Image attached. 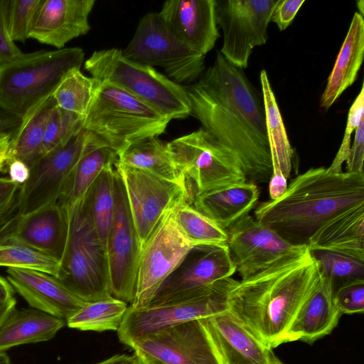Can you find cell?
<instances>
[{
  "label": "cell",
  "instance_id": "obj_1",
  "mask_svg": "<svg viewBox=\"0 0 364 364\" xmlns=\"http://www.w3.org/2000/svg\"><path fill=\"white\" fill-rule=\"evenodd\" d=\"M191 115L239 158L248 183H268L272 173L263 101L243 70L218 51L198 80L184 87Z\"/></svg>",
  "mask_w": 364,
  "mask_h": 364
},
{
  "label": "cell",
  "instance_id": "obj_2",
  "mask_svg": "<svg viewBox=\"0 0 364 364\" xmlns=\"http://www.w3.org/2000/svg\"><path fill=\"white\" fill-rule=\"evenodd\" d=\"M320 278L318 265L307 247L240 281L229 294L228 311L272 349L283 343L296 314Z\"/></svg>",
  "mask_w": 364,
  "mask_h": 364
},
{
  "label": "cell",
  "instance_id": "obj_3",
  "mask_svg": "<svg viewBox=\"0 0 364 364\" xmlns=\"http://www.w3.org/2000/svg\"><path fill=\"white\" fill-rule=\"evenodd\" d=\"M360 205H364V173L311 168L293 179L280 198L258 205L255 218L289 243L307 246L323 223Z\"/></svg>",
  "mask_w": 364,
  "mask_h": 364
},
{
  "label": "cell",
  "instance_id": "obj_4",
  "mask_svg": "<svg viewBox=\"0 0 364 364\" xmlns=\"http://www.w3.org/2000/svg\"><path fill=\"white\" fill-rule=\"evenodd\" d=\"M78 47L24 53L0 66V109L22 119L84 62Z\"/></svg>",
  "mask_w": 364,
  "mask_h": 364
},
{
  "label": "cell",
  "instance_id": "obj_5",
  "mask_svg": "<svg viewBox=\"0 0 364 364\" xmlns=\"http://www.w3.org/2000/svg\"><path fill=\"white\" fill-rule=\"evenodd\" d=\"M84 67L92 77L120 87L169 120L191 115L184 87L152 67L127 59L119 49L94 51Z\"/></svg>",
  "mask_w": 364,
  "mask_h": 364
},
{
  "label": "cell",
  "instance_id": "obj_6",
  "mask_svg": "<svg viewBox=\"0 0 364 364\" xmlns=\"http://www.w3.org/2000/svg\"><path fill=\"white\" fill-rule=\"evenodd\" d=\"M170 121L120 87L100 81L82 126L118 154L137 140L162 134Z\"/></svg>",
  "mask_w": 364,
  "mask_h": 364
},
{
  "label": "cell",
  "instance_id": "obj_7",
  "mask_svg": "<svg viewBox=\"0 0 364 364\" xmlns=\"http://www.w3.org/2000/svg\"><path fill=\"white\" fill-rule=\"evenodd\" d=\"M68 216V238L58 279L87 303L112 297L105 245L96 231L85 197Z\"/></svg>",
  "mask_w": 364,
  "mask_h": 364
},
{
  "label": "cell",
  "instance_id": "obj_8",
  "mask_svg": "<svg viewBox=\"0 0 364 364\" xmlns=\"http://www.w3.org/2000/svg\"><path fill=\"white\" fill-rule=\"evenodd\" d=\"M238 282L228 277L164 304L142 308L129 306L117 331L119 339L130 347L140 338L159 331L227 311L229 294Z\"/></svg>",
  "mask_w": 364,
  "mask_h": 364
},
{
  "label": "cell",
  "instance_id": "obj_9",
  "mask_svg": "<svg viewBox=\"0 0 364 364\" xmlns=\"http://www.w3.org/2000/svg\"><path fill=\"white\" fill-rule=\"evenodd\" d=\"M169 153L195 196L247 182L237 155L203 128L167 143Z\"/></svg>",
  "mask_w": 364,
  "mask_h": 364
},
{
  "label": "cell",
  "instance_id": "obj_10",
  "mask_svg": "<svg viewBox=\"0 0 364 364\" xmlns=\"http://www.w3.org/2000/svg\"><path fill=\"white\" fill-rule=\"evenodd\" d=\"M122 54L132 62L161 67L176 83L190 84L205 69V56L176 38L159 12L148 13L140 19Z\"/></svg>",
  "mask_w": 364,
  "mask_h": 364
},
{
  "label": "cell",
  "instance_id": "obj_11",
  "mask_svg": "<svg viewBox=\"0 0 364 364\" xmlns=\"http://www.w3.org/2000/svg\"><path fill=\"white\" fill-rule=\"evenodd\" d=\"M104 146L107 145L103 139L82 128L66 144L42 156L31 167L29 178L21 186L18 215L58 202L80 160Z\"/></svg>",
  "mask_w": 364,
  "mask_h": 364
},
{
  "label": "cell",
  "instance_id": "obj_12",
  "mask_svg": "<svg viewBox=\"0 0 364 364\" xmlns=\"http://www.w3.org/2000/svg\"><path fill=\"white\" fill-rule=\"evenodd\" d=\"M141 250L164 215L181 204H192L194 196L186 187L147 171L117 163Z\"/></svg>",
  "mask_w": 364,
  "mask_h": 364
},
{
  "label": "cell",
  "instance_id": "obj_13",
  "mask_svg": "<svg viewBox=\"0 0 364 364\" xmlns=\"http://www.w3.org/2000/svg\"><path fill=\"white\" fill-rule=\"evenodd\" d=\"M279 0H215L217 24L223 33L219 51L232 65L247 68L254 48L268 39L267 28Z\"/></svg>",
  "mask_w": 364,
  "mask_h": 364
},
{
  "label": "cell",
  "instance_id": "obj_14",
  "mask_svg": "<svg viewBox=\"0 0 364 364\" xmlns=\"http://www.w3.org/2000/svg\"><path fill=\"white\" fill-rule=\"evenodd\" d=\"M114 191L115 208L105 242L111 295L131 304L135 296L141 246L124 187L116 168Z\"/></svg>",
  "mask_w": 364,
  "mask_h": 364
},
{
  "label": "cell",
  "instance_id": "obj_15",
  "mask_svg": "<svg viewBox=\"0 0 364 364\" xmlns=\"http://www.w3.org/2000/svg\"><path fill=\"white\" fill-rule=\"evenodd\" d=\"M173 210L164 215L141 250L131 307L149 306L161 284L193 247L178 230Z\"/></svg>",
  "mask_w": 364,
  "mask_h": 364
},
{
  "label": "cell",
  "instance_id": "obj_16",
  "mask_svg": "<svg viewBox=\"0 0 364 364\" xmlns=\"http://www.w3.org/2000/svg\"><path fill=\"white\" fill-rule=\"evenodd\" d=\"M130 348L155 364H223L205 318H198L159 331Z\"/></svg>",
  "mask_w": 364,
  "mask_h": 364
},
{
  "label": "cell",
  "instance_id": "obj_17",
  "mask_svg": "<svg viewBox=\"0 0 364 364\" xmlns=\"http://www.w3.org/2000/svg\"><path fill=\"white\" fill-rule=\"evenodd\" d=\"M230 254L242 280L262 272L282 258L306 250L247 214L227 230Z\"/></svg>",
  "mask_w": 364,
  "mask_h": 364
},
{
  "label": "cell",
  "instance_id": "obj_18",
  "mask_svg": "<svg viewBox=\"0 0 364 364\" xmlns=\"http://www.w3.org/2000/svg\"><path fill=\"white\" fill-rule=\"evenodd\" d=\"M235 272L227 244L194 245L161 284L149 305L181 299L204 286L231 277Z\"/></svg>",
  "mask_w": 364,
  "mask_h": 364
},
{
  "label": "cell",
  "instance_id": "obj_19",
  "mask_svg": "<svg viewBox=\"0 0 364 364\" xmlns=\"http://www.w3.org/2000/svg\"><path fill=\"white\" fill-rule=\"evenodd\" d=\"M69 232V216L58 203L26 215H16L1 229L18 241L60 262Z\"/></svg>",
  "mask_w": 364,
  "mask_h": 364
},
{
  "label": "cell",
  "instance_id": "obj_20",
  "mask_svg": "<svg viewBox=\"0 0 364 364\" xmlns=\"http://www.w3.org/2000/svg\"><path fill=\"white\" fill-rule=\"evenodd\" d=\"M215 4V0H170L159 13L176 38L205 56L220 37Z\"/></svg>",
  "mask_w": 364,
  "mask_h": 364
},
{
  "label": "cell",
  "instance_id": "obj_21",
  "mask_svg": "<svg viewBox=\"0 0 364 364\" xmlns=\"http://www.w3.org/2000/svg\"><path fill=\"white\" fill-rule=\"evenodd\" d=\"M95 0H43L30 38L62 49L90 30L89 15Z\"/></svg>",
  "mask_w": 364,
  "mask_h": 364
},
{
  "label": "cell",
  "instance_id": "obj_22",
  "mask_svg": "<svg viewBox=\"0 0 364 364\" xmlns=\"http://www.w3.org/2000/svg\"><path fill=\"white\" fill-rule=\"evenodd\" d=\"M6 274L14 290L33 309L65 321L87 304L48 274L19 268H7Z\"/></svg>",
  "mask_w": 364,
  "mask_h": 364
},
{
  "label": "cell",
  "instance_id": "obj_23",
  "mask_svg": "<svg viewBox=\"0 0 364 364\" xmlns=\"http://www.w3.org/2000/svg\"><path fill=\"white\" fill-rule=\"evenodd\" d=\"M223 364H269L272 349L248 331L229 311L205 318Z\"/></svg>",
  "mask_w": 364,
  "mask_h": 364
},
{
  "label": "cell",
  "instance_id": "obj_24",
  "mask_svg": "<svg viewBox=\"0 0 364 364\" xmlns=\"http://www.w3.org/2000/svg\"><path fill=\"white\" fill-rule=\"evenodd\" d=\"M341 316L333 301L331 284L321 272L318 282L287 329L283 343L296 341L312 343L329 334L337 326Z\"/></svg>",
  "mask_w": 364,
  "mask_h": 364
},
{
  "label": "cell",
  "instance_id": "obj_25",
  "mask_svg": "<svg viewBox=\"0 0 364 364\" xmlns=\"http://www.w3.org/2000/svg\"><path fill=\"white\" fill-rule=\"evenodd\" d=\"M257 185L248 182L223 186L195 196L192 205L222 229L227 230L256 205Z\"/></svg>",
  "mask_w": 364,
  "mask_h": 364
},
{
  "label": "cell",
  "instance_id": "obj_26",
  "mask_svg": "<svg viewBox=\"0 0 364 364\" xmlns=\"http://www.w3.org/2000/svg\"><path fill=\"white\" fill-rule=\"evenodd\" d=\"M364 56V19L355 12L337 55L320 107L328 110L343 92L355 82Z\"/></svg>",
  "mask_w": 364,
  "mask_h": 364
},
{
  "label": "cell",
  "instance_id": "obj_27",
  "mask_svg": "<svg viewBox=\"0 0 364 364\" xmlns=\"http://www.w3.org/2000/svg\"><path fill=\"white\" fill-rule=\"evenodd\" d=\"M307 247L364 259V205L348 208L326 220L310 237Z\"/></svg>",
  "mask_w": 364,
  "mask_h": 364
},
{
  "label": "cell",
  "instance_id": "obj_28",
  "mask_svg": "<svg viewBox=\"0 0 364 364\" xmlns=\"http://www.w3.org/2000/svg\"><path fill=\"white\" fill-rule=\"evenodd\" d=\"M65 320L36 309L16 310L0 327V351L12 347L53 338Z\"/></svg>",
  "mask_w": 364,
  "mask_h": 364
},
{
  "label": "cell",
  "instance_id": "obj_29",
  "mask_svg": "<svg viewBox=\"0 0 364 364\" xmlns=\"http://www.w3.org/2000/svg\"><path fill=\"white\" fill-rule=\"evenodd\" d=\"M117 154L118 164L141 169L176 182L188 188L193 193L186 178L175 164L168 149L167 143H164L158 136L137 140L127 146Z\"/></svg>",
  "mask_w": 364,
  "mask_h": 364
},
{
  "label": "cell",
  "instance_id": "obj_30",
  "mask_svg": "<svg viewBox=\"0 0 364 364\" xmlns=\"http://www.w3.org/2000/svg\"><path fill=\"white\" fill-rule=\"evenodd\" d=\"M55 105L51 95L21 119L20 124L11 137L8 164L13 160H19L31 168L43 156V141L46 124Z\"/></svg>",
  "mask_w": 364,
  "mask_h": 364
},
{
  "label": "cell",
  "instance_id": "obj_31",
  "mask_svg": "<svg viewBox=\"0 0 364 364\" xmlns=\"http://www.w3.org/2000/svg\"><path fill=\"white\" fill-rule=\"evenodd\" d=\"M259 77L272 166V175L283 176L287 179L291 170L293 149L265 70L261 71Z\"/></svg>",
  "mask_w": 364,
  "mask_h": 364
},
{
  "label": "cell",
  "instance_id": "obj_32",
  "mask_svg": "<svg viewBox=\"0 0 364 364\" xmlns=\"http://www.w3.org/2000/svg\"><path fill=\"white\" fill-rule=\"evenodd\" d=\"M118 161L117 152L112 148L99 147L83 156L75 166L58 203L68 213L73 206L85 196L100 172L114 166Z\"/></svg>",
  "mask_w": 364,
  "mask_h": 364
},
{
  "label": "cell",
  "instance_id": "obj_33",
  "mask_svg": "<svg viewBox=\"0 0 364 364\" xmlns=\"http://www.w3.org/2000/svg\"><path fill=\"white\" fill-rule=\"evenodd\" d=\"M114 166L103 169L85 196L94 226L105 245L115 208Z\"/></svg>",
  "mask_w": 364,
  "mask_h": 364
},
{
  "label": "cell",
  "instance_id": "obj_34",
  "mask_svg": "<svg viewBox=\"0 0 364 364\" xmlns=\"http://www.w3.org/2000/svg\"><path fill=\"white\" fill-rule=\"evenodd\" d=\"M127 304L114 297L88 302L67 319L66 323L70 328L84 331H117Z\"/></svg>",
  "mask_w": 364,
  "mask_h": 364
},
{
  "label": "cell",
  "instance_id": "obj_35",
  "mask_svg": "<svg viewBox=\"0 0 364 364\" xmlns=\"http://www.w3.org/2000/svg\"><path fill=\"white\" fill-rule=\"evenodd\" d=\"M0 267L36 270L57 279L60 262L12 236L0 232Z\"/></svg>",
  "mask_w": 364,
  "mask_h": 364
},
{
  "label": "cell",
  "instance_id": "obj_36",
  "mask_svg": "<svg viewBox=\"0 0 364 364\" xmlns=\"http://www.w3.org/2000/svg\"><path fill=\"white\" fill-rule=\"evenodd\" d=\"M99 84V80L85 76L80 70H73L62 80L52 96L58 107L84 119Z\"/></svg>",
  "mask_w": 364,
  "mask_h": 364
},
{
  "label": "cell",
  "instance_id": "obj_37",
  "mask_svg": "<svg viewBox=\"0 0 364 364\" xmlns=\"http://www.w3.org/2000/svg\"><path fill=\"white\" fill-rule=\"evenodd\" d=\"M176 225L192 245L227 244V231L186 202L173 210Z\"/></svg>",
  "mask_w": 364,
  "mask_h": 364
},
{
  "label": "cell",
  "instance_id": "obj_38",
  "mask_svg": "<svg viewBox=\"0 0 364 364\" xmlns=\"http://www.w3.org/2000/svg\"><path fill=\"white\" fill-rule=\"evenodd\" d=\"M309 250L321 274L330 282L333 294L348 282L364 279V259L328 250Z\"/></svg>",
  "mask_w": 364,
  "mask_h": 364
},
{
  "label": "cell",
  "instance_id": "obj_39",
  "mask_svg": "<svg viewBox=\"0 0 364 364\" xmlns=\"http://www.w3.org/2000/svg\"><path fill=\"white\" fill-rule=\"evenodd\" d=\"M83 119L55 105L46 124L43 141V156L66 144L83 128Z\"/></svg>",
  "mask_w": 364,
  "mask_h": 364
},
{
  "label": "cell",
  "instance_id": "obj_40",
  "mask_svg": "<svg viewBox=\"0 0 364 364\" xmlns=\"http://www.w3.org/2000/svg\"><path fill=\"white\" fill-rule=\"evenodd\" d=\"M43 0H8L7 23L13 41L25 42L30 38L38 11Z\"/></svg>",
  "mask_w": 364,
  "mask_h": 364
},
{
  "label": "cell",
  "instance_id": "obj_41",
  "mask_svg": "<svg viewBox=\"0 0 364 364\" xmlns=\"http://www.w3.org/2000/svg\"><path fill=\"white\" fill-rule=\"evenodd\" d=\"M364 118V85L350 107L346 126L339 149L327 169L335 173L342 172V165L347 161L350 149L351 134L355 132L360 121Z\"/></svg>",
  "mask_w": 364,
  "mask_h": 364
},
{
  "label": "cell",
  "instance_id": "obj_42",
  "mask_svg": "<svg viewBox=\"0 0 364 364\" xmlns=\"http://www.w3.org/2000/svg\"><path fill=\"white\" fill-rule=\"evenodd\" d=\"M334 304L342 314L364 311V279H356L340 287L333 294Z\"/></svg>",
  "mask_w": 364,
  "mask_h": 364
},
{
  "label": "cell",
  "instance_id": "obj_43",
  "mask_svg": "<svg viewBox=\"0 0 364 364\" xmlns=\"http://www.w3.org/2000/svg\"><path fill=\"white\" fill-rule=\"evenodd\" d=\"M21 186L0 177V229L18 214Z\"/></svg>",
  "mask_w": 364,
  "mask_h": 364
},
{
  "label": "cell",
  "instance_id": "obj_44",
  "mask_svg": "<svg viewBox=\"0 0 364 364\" xmlns=\"http://www.w3.org/2000/svg\"><path fill=\"white\" fill-rule=\"evenodd\" d=\"M7 1L0 0V66L23 54L11 39L7 23Z\"/></svg>",
  "mask_w": 364,
  "mask_h": 364
},
{
  "label": "cell",
  "instance_id": "obj_45",
  "mask_svg": "<svg viewBox=\"0 0 364 364\" xmlns=\"http://www.w3.org/2000/svg\"><path fill=\"white\" fill-rule=\"evenodd\" d=\"M305 0H279L270 18L280 31H284L291 23Z\"/></svg>",
  "mask_w": 364,
  "mask_h": 364
},
{
  "label": "cell",
  "instance_id": "obj_46",
  "mask_svg": "<svg viewBox=\"0 0 364 364\" xmlns=\"http://www.w3.org/2000/svg\"><path fill=\"white\" fill-rule=\"evenodd\" d=\"M364 118L355 130L353 145L346 161V169L349 173H364Z\"/></svg>",
  "mask_w": 364,
  "mask_h": 364
},
{
  "label": "cell",
  "instance_id": "obj_47",
  "mask_svg": "<svg viewBox=\"0 0 364 364\" xmlns=\"http://www.w3.org/2000/svg\"><path fill=\"white\" fill-rule=\"evenodd\" d=\"M9 178L14 183L22 186L29 178L30 168L23 161L13 160L7 165Z\"/></svg>",
  "mask_w": 364,
  "mask_h": 364
},
{
  "label": "cell",
  "instance_id": "obj_48",
  "mask_svg": "<svg viewBox=\"0 0 364 364\" xmlns=\"http://www.w3.org/2000/svg\"><path fill=\"white\" fill-rule=\"evenodd\" d=\"M270 200L280 198L287 188V179L283 176L272 175L268 182Z\"/></svg>",
  "mask_w": 364,
  "mask_h": 364
},
{
  "label": "cell",
  "instance_id": "obj_49",
  "mask_svg": "<svg viewBox=\"0 0 364 364\" xmlns=\"http://www.w3.org/2000/svg\"><path fill=\"white\" fill-rule=\"evenodd\" d=\"M21 119L0 109V134L13 133Z\"/></svg>",
  "mask_w": 364,
  "mask_h": 364
},
{
  "label": "cell",
  "instance_id": "obj_50",
  "mask_svg": "<svg viewBox=\"0 0 364 364\" xmlns=\"http://www.w3.org/2000/svg\"><path fill=\"white\" fill-rule=\"evenodd\" d=\"M13 133L0 134V172L7 171L10 140Z\"/></svg>",
  "mask_w": 364,
  "mask_h": 364
},
{
  "label": "cell",
  "instance_id": "obj_51",
  "mask_svg": "<svg viewBox=\"0 0 364 364\" xmlns=\"http://www.w3.org/2000/svg\"><path fill=\"white\" fill-rule=\"evenodd\" d=\"M136 356L135 352L132 355L118 354L96 364H134Z\"/></svg>",
  "mask_w": 364,
  "mask_h": 364
},
{
  "label": "cell",
  "instance_id": "obj_52",
  "mask_svg": "<svg viewBox=\"0 0 364 364\" xmlns=\"http://www.w3.org/2000/svg\"><path fill=\"white\" fill-rule=\"evenodd\" d=\"M16 300L14 297L0 301V327L9 314L16 309Z\"/></svg>",
  "mask_w": 364,
  "mask_h": 364
},
{
  "label": "cell",
  "instance_id": "obj_53",
  "mask_svg": "<svg viewBox=\"0 0 364 364\" xmlns=\"http://www.w3.org/2000/svg\"><path fill=\"white\" fill-rule=\"evenodd\" d=\"M14 297V289L8 280L0 277V301Z\"/></svg>",
  "mask_w": 364,
  "mask_h": 364
},
{
  "label": "cell",
  "instance_id": "obj_54",
  "mask_svg": "<svg viewBox=\"0 0 364 364\" xmlns=\"http://www.w3.org/2000/svg\"><path fill=\"white\" fill-rule=\"evenodd\" d=\"M0 364H11L9 357L4 351H0Z\"/></svg>",
  "mask_w": 364,
  "mask_h": 364
},
{
  "label": "cell",
  "instance_id": "obj_55",
  "mask_svg": "<svg viewBox=\"0 0 364 364\" xmlns=\"http://www.w3.org/2000/svg\"><path fill=\"white\" fill-rule=\"evenodd\" d=\"M136 359L134 364H149L148 361L141 355L136 353Z\"/></svg>",
  "mask_w": 364,
  "mask_h": 364
},
{
  "label": "cell",
  "instance_id": "obj_56",
  "mask_svg": "<svg viewBox=\"0 0 364 364\" xmlns=\"http://www.w3.org/2000/svg\"><path fill=\"white\" fill-rule=\"evenodd\" d=\"M357 3V6H358V14L360 15H361L362 16H363V13H364V1L360 0V1H358L356 2Z\"/></svg>",
  "mask_w": 364,
  "mask_h": 364
},
{
  "label": "cell",
  "instance_id": "obj_57",
  "mask_svg": "<svg viewBox=\"0 0 364 364\" xmlns=\"http://www.w3.org/2000/svg\"><path fill=\"white\" fill-rule=\"evenodd\" d=\"M269 364H284L274 354L272 355L270 362Z\"/></svg>",
  "mask_w": 364,
  "mask_h": 364
},
{
  "label": "cell",
  "instance_id": "obj_58",
  "mask_svg": "<svg viewBox=\"0 0 364 364\" xmlns=\"http://www.w3.org/2000/svg\"><path fill=\"white\" fill-rule=\"evenodd\" d=\"M149 363V362H148ZM149 364H155V363H149Z\"/></svg>",
  "mask_w": 364,
  "mask_h": 364
}]
</instances>
